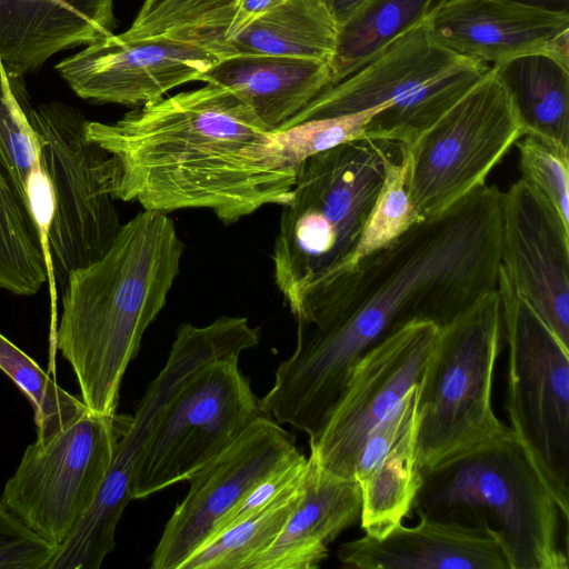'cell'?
<instances>
[{"label": "cell", "instance_id": "cell-3", "mask_svg": "<svg viewBox=\"0 0 569 569\" xmlns=\"http://www.w3.org/2000/svg\"><path fill=\"white\" fill-rule=\"evenodd\" d=\"M183 250L167 213L142 210L121 226L101 258L68 274L56 349L90 411L117 413L127 367L166 305Z\"/></svg>", "mask_w": 569, "mask_h": 569}, {"label": "cell", "instance_id": "cell-25", "mask_svg": "<svg viewBox=\"0 0 569 569\" xmlns=\"http://www.w3.org/2000/svg\"><path fill=\"white\" fill-rule=\"evenodd\" d=\"M338 24L325 0H286L226 41L232 54H268L329 62Z\"/></svg>", "mask_w": 569, "mask_h": 569}, {"label": "cell", "instance_id": "cell-14", "mask_svg": "<svg viewBox=\"0 0 569 569\" xmlns=\"http://www.w3.org/2000/svg\"><path fill=\"white\" fill-rule=\"evenodd\" d=\"M439 328L430 321H412L358 360L321 427L309 438L310 456L322 470L355 479L368 435L421 382Z\"/></svg>", "mask_w": 569, "mask_h": 569}, {"label": "cell", "instance_id": "cell-32", "mask_svg": "<svg viewBox=\"0 0 569 569\" xmlns=\"http://www.w3.org/2000/svg\"><path fill=\"white\" fill-rule=\"evenodd\" d=\"M17 80L8 74L0 60V166L30 211L28 191L31 177L40 166V143Z\"/></svg>", "mask_w": 569, "mask_h": 569}, {"label": "cell", "instance_id": "cell-20", "mask_svg": "<svg viewBox=\"0 0 569 569\" xmlns=\"http://www.w3.org/2000/svg\"><path fill=\"white\" fill-rule=\"evenodd\" d=\"M419 385L368 435L355 468L361 491V528L386 536L408 516L422 483L417 450Z\"/></svg>", "mask_w": 569, "mask_h": 569}, {"label": "cell", "instance_id": "cell-24", "mask_svg": "<svg viewBox=\"0 0 569 569\" xmlns=\"http://www.w3.org/2000/svg\"><path fill=\"white\" fill-rule=\"evenodd\" d=\"M491 68L525 134L569 148V57L546 49L502 60Z\"/></svg>", "mask_w": 569, "mask_h": 569}, {"label": "cell", "instance_id": "cell-11", "mask_svg": "<svg viewBox=\"0 0 569 569\" xmlns=\"http://www.w3.org/2000/svg\"><path fill=\"white\" fill-rule=\"evenodd\" d=\"M128 420L87 409L50 438L34 440L7 480L0 506L58 549L92 506Z\"/></svg>", "mask_w": 569, "mask_h": 569}, {"label": "cell", "instance_id": "cell-10", "mask_svg": "<svg viewBox=\"0 0 569 569\" xmlns=\"http://www.w3.org/2000/svg\"><path fill=\"white\" fill-rule=\"evenodd\" d=\"M52 194L48 246L62 287L74 269L101 258L121 222L111 190L110 156L87 137L84 117L59 102L28 108Z\"/></svg>", "mask_w": 569, "mask_h": 569}, {"label": "cell", "instance_id": "cell-13", "mask_svg": "<svg viewBox=\"0 0 569 569\" xmlns=\"http://www.w3.org/2000/svg\"><path fill=\"white\" fill-rule=\"evenodd\" d=\"M525 134L492 68L431 127L406 144L409 193L421 218L435 217L475 189Z\"/></svg>", "mask_w": 569, "mask_h": 569}, {"label": "cell", "instance_id": "cell-12", "mask_svg": "<svg viewBox=\"0 0 569 569\" xmlns=\"http://www.w3.org/2000/svg\"><path fill=\"white\" fill-rule=\"evenodd\" d=\"M239 356L204 363L174 393L141 452L132 499L188 480L262 416Z\"/></svg>", "mask_w": 569, "mask_h": 569}, {"label": "cell", "instance_id": "cell-19", "mask_svg": "<svg viewBox=\"0 0 569 569\" xmlns=\"http://www.w3.org/2000/svg\"><path fill=\"white\" fill-rule=\"evenodd\" d=\"M443 48L483 62L552 49L569 34V14L507 0H442L425 19Z\"/></svg>", "mask_w": 569, "mask_h": 569}, {"label": "cell", "instance_id": "cell-1", "mask_svg": "<svg viewBox=\"0 0 569 569\" xmlns=\"http://www.w3.org/2000/svg\"><path fill=\"white\" fill-rule=\"evenodd\" d=\"M86 132L110 156L114 199L143 210L208 209L231 224L284 204L296 181L276 134L217 84L161 97L114 122L87 120Z\"/></svg>", "mask_w": 569, "mask_h": 569}, {"label": "cell", "instance_id": "cell-7", "mask_svg": "<svg viewBox=\"0 0 569 569\" xmlns=\"http://www.w3.org/2000/svg\"><path fill=\"white\" fill-rule=\"evenodd\" d=\"M502 336L498 289L439 328L418 389L417 450L422 476L511 431L492 406Z\"/></svg>", "mask_w": 569, "mask_h": 569}, {"label": "cell", "instance_id": "cell-5", "mask_svg": "<svg viewBox=\"0 0 569 569\" xmlns=\"http://www.w3.org/2000/svg\"><path fill=\"white\" fill-rule=\"evenodd\" d=\"M417 513L489 523L510 569H568L562 515L512 431L422 476Z\"/></svg>", "mask_w": 569, "mask_h": 569}, {"label": "cell", "instance_id": "cell-21", "mask_svg": "<svg viewBox=\"0 0 569 569\" xmlns=\"http://www.w3.org/2000/svg\"><path fill=\"white\" fill-rule=\"evenodd\" d=\"M113 0H0V60L12 79L112 34Z\"/></svg>", "mask_w": 569, "mask_h": 569}, {"label": "cell", "instance_id": "cell-4", "mask_svg": "<svg viewBox=\"0 0 569 569\" xmlns=\"http://www.w3.org/2000/svg\"><path fill=\"white\" fill-rule=\"evenodd\" d=\"M403 143L362 138L315 153L297 167L273 246L274 281L297 317L350 259Z\"/></svg>", "mask_w": 569, "mask_h": 569}, {"label": "cell", "instance_id": "cell-34", "mask_svg": "<svg viewBox=\"0 0 569 569\" xmlns=\"http://www.w3.org/2000/svg\"><path fill=\"white\" fill-rule=\"evenodd\" d=\"M377 107L350 114L307 120L273 131L284 154L296 166L306 158L339 144L366 138L370 119L385 109Z\"/></svg>", "mask_w": 569, "mask_h": 569}, {"label": "cell", "instance_id": "cell-33", "mask_svg": "<svg viewBox=\"0 0 569 569\" xmlns=\"http://www.w3.org/2000/svg\"><path fill=\"white\" fill-rule=\"evenodd\" d=\"M521 179L533 187L569 226V148L523 134L516 141Z\"/></svg>", "mask_w": 569, "mask_h": 569}, {"label": "cell", "instance_id": "cell-38", "mask_svg": "<svg viewBox=\"0 0 569 569\" xmlns=\"http://www.w3.org/2000/svg\"><path fill=\"white\" fill-rule=\"evenodd\" d=\"M521 6L536 8L549 12L568 13L569 0H507Z\"/></svg>", "mask_w": 569, "mask_h": 569}, {"label": "cell", "instance_id": "cell-22", "mask_svg": "<svg viewBox=\"0 0 569 569\" xmlns=\"http://www.w3.org/2000/svg\"><path fill=\"white\" fill-rule=\"evenodd\" d=\"M360 513L359 483L326 472L309 455L297 505L274 541L244 569H316L328 558L329 545Z\"/></svg>", "mask_w": 569, "mask_h": 569}, {"label": "cell", "instance_id": "cell-35", "mask_svg": "<svg viewBox=\"0 0 569 569\" xmlns=\"http://www.w3.org/2000/svg\"><path fill=\"white\" fill-rule=\"evenodd\" d=\"M57 547L0 506V569H49Z\"/></svg>", "mask_w": 569, "mask_h": 569}, {"label": "cell", "instance_id": "cell-17", "mask_svg": "<svg viewBox=\"0 0 569 569\" xmlns=\"http://www.w3.org/2000/svg\"><path fill=\"white\" fill-rule=\"evenodd\" d=\"M500 269L569 349V226L521 178L502 194Z\"/></svg>", "mask_w": 569, "mask_h": 569}, {"label": "cell", "instance_id": "cell-18", "mask_svg": "<svg viewBox=\"0 0 569 569\" xmlns=\"http://www.w3.org/2000/svg\"><path fill=\"white\" fill-rule=\"evenodd\" d=\"M418 515L416 526L342 543L339 561L357 569H510L502 537L489 523Z\"/></svg>", "mask_w": 569, "mask_h": 569}, {"label": "cell", "instance_id": "cell-36", "mask_svg": "<svg viewBox=\"0 0 569 569\" xmlns=\"http://www.w3.org/2000/svg\"><path fill=\"white\" fill-rule=\"evenodd\" d=\"M284 1L286 0H239L233 17L224 31L223 40L229 41L236 38L253 21Z\"/></svg>", "mask_w": 569, "mask_h": 569}, {"label": "cell", "instance_id": "cell-26", "mask_svg": "<svg viewBox=\"0 0 569 569\" xmlns=\"http://www.w3.org/2000/svg\"><path fill=\"white\" fill-rule=\"evenodd\" d=\"M436 0H370L338 26L328 62L331 86L355 73L421 23Z\"/></svg>", "mask_w": 569, "mask_h": 569}, {"label": "cell", "instance_id": "cell-8", "mask_svg": "<svg viewBox=\"0 0 569 569\" xmlns=\"http://www.w3.org/2000/svg\"><path fill=\"white\" fill-rule=\"evenodd\" d=\"M259 343L258 329L246 317L221 316L198 327L182 323L169 357L148 385L122 431L112 463L89 511L59 548L60 558L77 569H98L116 547L118 522L128 502L137 463L161 412L186 380L204 363L240 355Z\"/></svg>", "mask_w": 569, "mask_h": 569}, {"label": "cell", "instance_id": "cell-16", "mask_svg": "<svg viewBox=\"0 0 569 569\" xmlns=\"http://www.w3.org/2000/svg\"><path fill=\"white\" fill-rule=\"evenodd\" d=\"M300 453L295 438L280 423L264 415L258 417L188 479L189 491L164 526L151 568L180 569L249 490Z\"/></svg>", "mask_w": 569, "mask_h": 569}, {"label": "cell", "instance_id": "cell-30", "mask_svg": "<svg viewBox=\"0 0 569 569\" xmlns=\"http://www.w3.org/2000/svg\"><path fill=\"white\" fill-rule=\"evenodd\" d=\"M0 369L30 401L38 441L50 438L88 409L81 399L58 386L36 361L1 333Z\"/></svg>", "mask_w": 569, "mask_h": 569}, {"label": "cell", "instance_id": "cell-29", "mask_svg": "<svg viewBox=\"0 0 569 569\" xmlns=\"http://www.w3.org/2000/svg\"><path fill=\"white\" fill-rule=\"evenodd\" d=\"M239 0H144L131 27L130 39L154 37L220 39Z\"/></svg>", "mask_w": 569, "mask_h": 569}, {"label": "cell", "instance_id": "cell-37", "mask_svg": "<svg viewBox=\"0 0 569 569\" xmlns=\"http://www.w3.org/2000/svg\"><path fill=\"white\" fill-rule=\"evenodd\" d=\"M369 1L370 0H325L338 26L347 21Z\"/></svg>", "mask_w": 569, "mask_h": 569}, {"label": "cell", "instance_id": "cell-23", "mask_svg": "<svg viewBox=\"0 0 569 569\" xmlns=\"http://www.w3.org/2000/svg\"><path fill=\"white\" fill-rule=\"evenodd\" d=\"M199 81L236 93L270 132L331 86L327 62L268 54H230Z\"/></svg>", "mask_w": 569, "mask_h": 569}, {"label": "cell", "instance_id": "cell-2", "mask_svg": "<svg viewBox=\"0 0 569 569\" xmlns=\"http://www.w3.org/2000/svg\"><path fill=\"white\" fill-rule=\"evenodd\" d=\"M503 192L487 183L417 222L319 290L296 317L329 371L347 376L412 321L442 327L498 289Z\"/></svg>", "mask_w": 569, "mask_h": 569}, {"label": "cell", "instance_id": "cell-15", "mask_svg": "<svg viewBox=\"0 0 569 569\" xmlns=\"http://www.w3.org/2000/svg\"><path fill=\"white\" fill-rule=\"evenodd\" d=\"M232 54L224 40L110 34L60 61L56 69L83 99L141 106L199 78Z\"/></svg>", "mask_w": 569, "mask_h": 569}, {"label": "cell", "instance_id": "cell-9", "mask_svg": "<svg viewBox=\"0 0 569 569\" xmlns=\"http://www.w3.org/2000/svg\"><path fill=\"white\" fill-rule=\"evenodd\" d=\"M509 428L569 518V349L499 267Z\"/></svg>", "mask_w": 569, "mask_h": 569}, {"label": "cell", "instance_id": "cell-31", "mask_svg": "<svg viewBox=\"0 0 569 569\" xmlns=\"http://www.w3.org/2000/svg\"><path fill=\"white\" fill-rule=\"evenodd\" d=\"M409 164L408 149L403 143L401 151L392 156L386 163L382 184L360 239L339 276L348 271L360 259L390 244L421 221L409 193Z\"/></svg>", "mask_w": 569, "mask_h": 569}, {"label": "cell", "instance_id": "cell-27", "mask_svg": "<svg viewBox=\"0 0 569 569\" xmlns=\"http://www.w3.org/2000/svg\"><path fill=\"white\" fill-rule=\"evenodd\" d=\"M47 280L48 266L36 221L0 166V288L31 296Z\"/></svg>", "mask_w": 569, "mask_h": 569}, {"label": "cell", "instance_id": "cell-28", "mask_svg": "<svg viewBox=\"0 0 569 569\" xmlns=\"http://www.w3.org/2000/svg\"><path fill=\"white\" fill-rule=\"evenodd\" d=\"M303 478L305 475L259 512L209 540L180 569H244L248 561L264 551L283 528L300 498Z\"/></svg>", "mask_w": 569, "mask_h": 569}, {"label": "cell", "instance_id": "cell-6", "mask_svg": "<svg viewBox=\"0 0 569 569\" xmlns=\"http://www.w3.org/2000/svg\"><path fill=\"white\" fill-rule=\"evenodd\" d=\"M430 36L425 20L343 80L327 87L279 129L377 107L366 138L411 143L490 70ZM276 131V130H274Z\"/></svg>", "mask_w": 569, "mask_h": 569}]
</instances>
